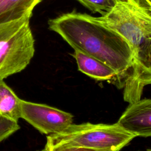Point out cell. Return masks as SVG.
<instances>
[{
  "label": "cell",
  "mask_w": 151,
  "mask_h": 151,
  "mask_svg": "<svg viewBox=\"0 0 151 151\" xmlns=\"http://www.w3.org/2000/svg\"><path fill=\"white\" fill-rule=\"evenodd\" d=\"M31 17L0 24V80L24 70L35 52Z\"/></svg>",
  "instance_id": "4"
},
{
  "label": "cell",
  "mask_w": 151,
  "mask_h": 151,
  "mask_svg": "<svg viewBox=\"0 0 151 151\" xmlns=\"http://www.w3.org/2000/svg\"><path fill=\"white\" fill-rule=\"evenodd\" d=\"M117 123L136 136H151V99L130 103Z\"/></svg>",
  "instance_id": "6"
},
{
  "label": "cell",
  "mask_w": 151,
  "mask_h": 151,
  "mask_svg": "<svg viewBox=\"0 0 151 151\" xmlns=\"http://www.w3.org/2000/svg\"><path fill=\"white\" fill-rule=\"evenodd\" d=\"M20 100L4 80H0V116L18 122L21 118Z\"/></svg>",
  "instance_id": "9"
},
{
  "label": "cell",
  "mask_w": 151,
  "mask_h": 151,
  "mask_svg": "<svg viewBox=\"0 0 151 151\" xmlns=\"http://www.w3.org/2000/svg\"><path fill=\"white\" fill-rule=\"evenodd\" d=\"M135 137L117 123L112 124L86 123L73 124L64 132L48 135L47 139L66 146L97 151H120Z\"/></svg>",
  "instance_id": "3"
},
{
  "label": "cell",
  "mask_w": 151,
  "mask_h": 151,
  "mask_svg": "<svg viewBox=\"0 0 151 151\" xmlns=\"http://www.w3.org/2000/svg\"><path fill=\"white\" fill-rule=\"evenodd\" d=\"M21 118L41 133L50 135L61 133L73 122V116L68 112L44 104L20 100Z\"/></svg>",
  "instance_id": "5"
},
{
  "label": "cell",
  "mask_w": 151,
  "mask_h": 151,
  "mask_svg": "<svg viewBox=\"0 0 151 151\" xmlns=\"http://www.w3.org/2000/svg\"><path fill=\"white\" fill-rule=\"evenodd\" d=\"M93 13H100L102 15L107 13L113 6L114 0H77Z\"/></svg>",
  "instance_id": "10"
},
{
  "label": "cell",
  "mask_w": 151,
  "mask_h": 151,
  "mask_svg": "<svg viewBox=\"0 0 151 151\" xmlns=\"http://www.w3.org/2000/svg\"><path fill=\"white\" fill-rule=\"evenodd\" d=\"M19 128L17 122L0 116V142L19 130Z\"/></svg>",
  "instance_id": "11"
},
{
  "label": "cell",
  "mask_w": 151,
  "mask_h": 151,
  "mask_svg": "<svg viewBox=\"0 0 151 151\" xmlns=\"http://www.w3.org/2000/svg\"><path fill=\"white\" fill-rule=\"evenodd\" d=\"M48 25L74 50L112 68L117 73L115 86L123 89L124 100L132 103L134 54L124 38L97 17L76 11L49 19Z\"/></svg>",
  "instance_id": "1"
},
{
  "label": "cell",
  "mask_w": 151,
  "mask_h": 151,
  "mask_svg": "<svg viewBox=\"0 0 151 151\" xmlns=\"http://www.w3.org/2000/svg\"><path fill=\"white\" fill-rule=\"evenodd\" d=\"M72 55L76 61L80 71L96 80L107 81L116 85L117 73L112 68L78 50H74Z\"/></svg>",
  "instance_id": "7"
},
{
  "label": "cell",
  "mask_w": 151,
  "mask_h": 151,
  "mask_svg": "<svg viewBox=\"0 0 151 151\" xmlns=\"http://www.w3.org/2000/svg\"><path fill=\"white\" fill-rule=\"evenodd\" d=\"M97 18L124 38L133 50L135 102L151 84V6L144 0H114L112 8Z\"/></svg>",
  "instance_id": "2"
},
{
  "label": "cell",
  "mask_w": 151,
  "mask_h": 151,
  "mask_svg": "<svg viewBox=\"0 0 151 151\" xmlns=\"http://www.w3.org/2000/svg\"><path fill=\"white\" fill-rule=\"evenodd\" d=\"M146 151H151V149H147Z\"/></svg>",
  "instance_id": "14"
},
{
  "label": "cell",
  "mask_w": 151,
  "mask_h": 151,
  "mask_svg": "<svg viewBox=\"0 0 151 151\" xmlns=\"http://www.w3.org/2000/svg\"><path fill=\"white\" fill-rule=\"evenodd\" d=\"M42 0H0V24L32 15L34 8Z\"/></svg>",
  "instance_id": "8"
},
{
  "label": "cell",
  "mask_w": 151,
  "mask_h": 151,
  "mask_svg": "<svg viewBox=\"0 0 151 151\" xmlns=\"http://www.w3.org/2000/svg\"><path fill=\"white\" fill-rule=\"evenodd\" d=\"M144 1L151 6V0H144Z\"/></svg>",
  "instance_id": "13"
},
{
  "label": "cell",
  "mask_w": 151,
  "mask_h": 151,
  "mask_svg": "<svg viewBox=\"0 0 151 151\" xmlns=\"http://www.w3.org/2000/svg\"><path fill=\"white\" fill-rule=\"evenodd\" d=\"M38 151H97L93 149L84 148V147H70L61 145L55 143L49 139H47L45 145L43 149Z\"/></svg>",
  "instance_id": "12"
}]
</instances>
